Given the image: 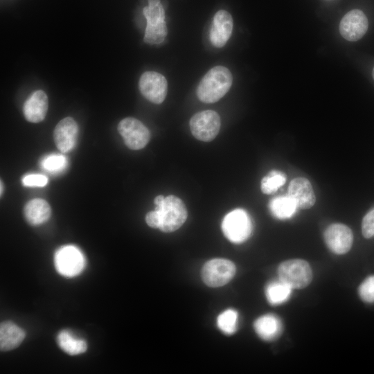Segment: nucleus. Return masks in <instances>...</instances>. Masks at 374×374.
I'll use <instances>...</instances> for the list:
<instances>
[{"label": "nucleus", "mask_w": 374, "mask_h": 374, "mask_svg": "<svg viewBox=\"0 0 374 374\" xmlns=\"http://www.w3.org/2000/svg\"><path fill=\"white\" fill-rule=\"evenodd\" d=\"M78 133V125L71 117L62 119L55 126L53 139L56 147L63 152H67L75 146Z\"/></svg>", "instance_id": "obj_12"}, {"label": "nucleus", "mask_w": 374, "mask_h": 374, "mask_svg": "<svg viewBox=\"0 0 374 374\" xmlns=\"http://www.w3.org/2000/svg\"><path fill=\"white\" fill-rule=\"evenodd\" d=\"M24 330L11 321H4L0 326V348L8 351L18 347L24 341Z\"/></svg>", "instance_id": "obj_17"}, {"label": "nucleus", "mask_w": 374, "mask_h": 374, "mask_svg": "<svg viewBox=\"0 0 374 374\" xmlns=\"http://www.w3.org/2000/svg\"><path fill=\"white\" fill-rule=\"evenodd\" d=\"M372 75H373V79H374V67H373V69Z\"/></svg>", "instance_id": "obj_33"}, {"label": "nucleus", "mask_w": 374, "mask_h": 374, "mask_svg": "<svg viewBox=\"0 0 374 374\" xmlns=\"http://www.w3.org/2000/svg\"><path fill=\"white\" fill-rule=\"evenodd\" d=\"M148 6H157L161 3L160 0H148Z\"/></svg>", "instance_id": "obj_31"}, {"label": "nucleus", "mask_w": 374, "mask_h": 374, "mask_svg": "<svg viewBox=\"0 0 374 374\" xmlns=\"http://www.w3.org/2000/svg\"><path fill=\"white\" fill-rule=\"evenodd\" d=\"M368 27V21L365 14L361 10L353 9L341 19L339 32L346 40L355 42L365 35Z\"/></svg>", "instance_id": "obj_11"}, {"label": "nucleus", "mask_w": 374, "mask_h": 374, "mask_svg": "<svg viewBox=\"0 0 374 374\" xmlns=\"http://www.w3.org/2000/svg\"><path fill=\"white\" fill-rule=\"evenodd\" d=\"M57 340L59 347L71 355L82 354L87 349V344L84 340L74 337L68 330L60 331Z\"/></svg>", "instance_id": "obj_19"}, {"label": "nucleus", "mask_w": 374, "mask_h": 374, "mask_svg": "<svg viewBox=\"0 0 374 374\" xmlns=\"http://www.w3.org/2000/svg\"><path fill=\"white\" fill-rule=\"evenodd\" d=\"M167 34L165 21L154 25L147 24L143 40L148 44H159L165 40Z\"/></svg>", "instance_id": "obj_23"}, {"label": "nucleus", "mask_w": 374, "mask_h": 374, "mask_svg": "<svg viewBox=\"0 0 374 374\" xmlns=\"http://www.w3.org/2000/svg\"><path fill=\"white\" fill-rule=\"evenodd\" d=\"M238 318V312L235 310H226L218 316L217 326L223 332L228 335L233 334L237 330Z\"/></svg>", "instance_id": "obj_24"}, {"label": "nucleus", "mask_w": 374, "mask_h": 374, "mask_svg": "<svg viewBox=\"0 0 374 374\" xmlns=\"http://www.w3.org/2000/svg\"><path fill=\"white\" fill-rule=\"evenodd\" d=\"M269 207L271 214L280 220L291 217L297 208L296 204L289 195L273 198L269 202Z\"/></svg>", "instance_id": "obj_20"}, {"label": "nucleus", "mask_w": 374, "mask_h": 374, "mask_svg": "<svg viewBox=\"0 0 374 374\" xmlns=\"http://www.w3.org/2000/svg\"><path fill=\"white\" fill-rule=\"evenodd\" d=\"M54 264L59 274L66 277H73L82 272L85 266V260L77 247L69 245L56 251Z\"/></svg>", "instance_id": "obj_7"}, {"label": "nucleus", "mask_w": 374, "mask_h": 374, "mask_svg": "<svg viewBox=\"0 0 374 374\" xmlns=\"http://www.w3.org/2000/svg\"><path fill=\"white\" fill-rule=\"evenodd\" d=\"M233 24V18L229 12L220 10L215 13L209 33L214 46L222 48L226 44L232 33Z\"/></svg>", "instance_id": "obj_13"}, {"label": "nucleus", "mask_w": 374, "mask_h": 374, "mask_svg": "<svg viewBox=\"0 0 374 374\" xmlns=\"http://www.w3.org/2000/svg\"><path fill=\"white\" fill-rule=\"evenodd\" d=\"M233 82L231 71L225 66H216L203 77L197 88V96L205 103L221 99L230 89Z\"/></svg>", "instance_id": "obj_1"}, {"label": "nucleus", "mask_w": 374, "mask_h": 374, "mask_svg": "<svg viewBox=\"0 0 374 374\" xmlns=\"http://www.w3.org/2000/svg\"><path fill=\"white\" fill-rule=\"evenodd\" d=\"M324 240L329 249L336 254H344L351 248L353 234L345 224H330L324 232Z\"/></svg>", "instance_id": "obj_10"}, {"label": "nucleus", "mask_w": 374, "mask_h": 374, "mask_svg": "<svg viewBox=\"0 0 374 374\" xmlns=\"http://www.w3.org/2000/svg\"><path fill=\"white\" fill-rule=\"evenodd\" d=\"M22 182L26 186L43 187L48 183V178L42 175H28L23 178Z\"/></svg>", "instance_id": "obj_29"}, {"label": "nucleus", "mask_w": 374, "mask_h": 374, "mask_svg": "<svg viewBox=\"0 0 374 374\" xmlns=\"http://www.w3.org/2000/svg\"><path fill=\"white\" fill-rule=\"evenodd\" d=\"M292 288L288 285L278 280L269 283L265 289L267 301L272 305H279L285 303L290 296Z\"/></svg>", "instance_id": "obj_21"}, {"label": "nucleus", "mask_w": 374, "mask_h": 374, "mask_svg": "<svg viewBox=\"0 0 374 374\" xmlns=\"http://www.w3.org/2000/svg\"><path fill=\"white\" fill-rule=\"evenodd\" d=\"M359 295L366 303L374 302V275L367 277L359 287Z\"/></svg>", "instance_id": "obj_27"}, {"label": "nucleus", "mask_w": 374, "mask_h": 374, "mask_svg": "<svg viewBox=\"0 0 374 374\" xmlns=\"http://www.w3.org/2000/svg\"><path fill=\"white\" fill-rule=\"evenodd\" d=\"M279 279L292 289L307 287L312 280L309 263L302 259H290L281 262L278 267Z\"/></svg>", "instance_id": "obj_3"}, {"label": "nucleus", "mask_w": 374, "mask_h": 374, "mask_svg": "<svg viewBox=\"0 0 374 374\" xmlns=\"http://www.w3.org/2000/svg\"><path fill=\"white\" fill-rule=\"evenodd\" d=\"M287 195L292 199L297 208L301 209L311 208L316 202L310 182L303 177H297L292 180L289 185Z\"/></svg>", "instance_id": "obj_14"}, {"label": "nucleus", "mask_w": 374, "mask_h": 374, "mask_svg": "<svg viewBox=\"0 0 374 374\" xmlns=\"http://www.w3.org/2000/svg\"><path fill=\"white\" fill-rule=\"evenodd\" d=\"M286 181L285 175L278 170H272L265 176L260 182V188L264 194H273Z\"/></svg>", "instance_id": "obj_22"}, {"label": "nucleus", "mask_w": 374, "mask_h": 374, "mask_svg": "<svg viewBox=\"0 0 374 374\" xmlns=\"http://www.w3.org/2000/svg\"><path fill=\"white\" fill-rule=\"evenodd\" d=\"M222 230L229 241L237 244L243 242L251 233V218L244 209H234L224 216Z\"/></svg>", "instance_id": "obj_4"}, {"label": "nucleus", "mask_w": 374, "mask_h": 374, "mask_svg": "<svg viewBox=\"0 0 374 374\" xmlns=\"http://www.w3.org/2000/svg\"><path fill=\"white\" fill-rule=\"evenodd\" d=\"M155 209L159 215V229L165 233L179 229L187 218V210L184 202L175 195H158L154 198Z\"/></svg>", "instance_id": "obj_2"}, {"label": "nucleus", "mask_w": 374, "mask_h": 374, "mask_svg": "<svg viewBox=\"0 0 374 374\" xmlns=\"http://www.w3.org/2000/svg\"><path fill=\"white\" fill-rule=\"evenodd\" d=\"M2 189H3L2 181L1 180V191H0L1 196L2 195Z\"/></svg>", "instance_id": "obj_32"}, {"label": "nucleus", "mask_w": 374, "mask_h": 374, "mask_svg": "<svg viewBox=\"0 0 374 374\" xmlns=\"http://www.w3.org/2000/svg\"><path fill=\"white\" fill-rule=\"evenodd\" d=\"M139 87L141 94L150 102L161 104L167 95L166 78L156 71H145L140 77Z\"/></svg>", "instance_id": "obj_9"}, {"label": "nucleus", "mask_w": 374, "mask_h": 374, "mask_svg": "<svg viewBox=\"0 0 374 374\" xmlns=\"http://www.w3.org/2000/svg\"><path fill=\"white\" fill-rule=\"evenodd\" d=\"M145 222L148 225L154 229H159L160 226V219L158 212L154 210L147 213Z\"/></svg>", "instance_id": "obj_30"}, {"label": "nucleus", "mask_w": 374, "mask_h": 374, "mask_svg": "<svg viewBox=\"0 0 374 374\" xmlns=\"http://www.w3.org/2000/svg\"><path fill=\"white\" fill-rule=\"evenodd\" d=\"M24 217L32 225H39L46 222L51 216V209L48 203L42 199H33L24 206Z\"/></svg>", "instance_id": "obj_18"}, {"label": "nucleus", "mask_w": 374, "mask_h": 374, "mask_svg": "<svg viewBox=\"0 0 374 374\" xmlns=\"http://www.w3.org/2000/svg\"><path fill=\"white\" fill-rule=\"evenodd\" d=\"M48 97L42 90L34 91L25 101L23 112L25 118L31 123L42 121L48 111Z\"/></svg>", "instance_id": "obj_15"}, {"label": "nucleus", "mask_w": 374, "mask_h": 374, "mask_svg": "<svg viewBox=\"0 0 374 374\" xmlns=\"http://www.w3.org/2000/svg\"><path fill=\"white\" fill-rule=\"evenodd\" d=\"M118 131L127 147L134 150L143 148L150 139L149 130L139 120L132 117L121 120Z\"/></svg>", "instance_id": "obj_8"}, {"label": "nucleus", "mask_w": 374, "mask_h": 374, "mask_svg": "<svg viewBox=\"0 0 374 374\" xmlns=\"http://www.w3.org/2000/svg\"><path fill=\"white\" fill-rule=\"evenodd\" d=\"M253 326L257 335L265 341L277 339L283 330L280 319L272 314L260 317L255 321Z\"/></svg>", "instance_id": "obj_16"}, {"label": "nucleus", "mask_w": 374, "mask_h": 374, "mask_svg": "<svg viewBox=\"0 0 374 374\" xmlns=\"http://www.w3.org/2000/svg\"><path fill=\"white\" fill-rule=\"evenodd\" d=\"M233 262L224 258H214L203 266L202 277L204 283L211 287H218L228 283L235 274Z\"/></svg>", "instance_id": "obj_5"}, {"label": "nucleus", "mask_w": 374, "mask_h": 374, "mask_svg": "<svg viewBox=\"0 0 374 374\" xmlns=\"http://www.w3.org/2000/svg\"><path fill=\"white\" fill-rule=\"evenodd\" d=\"M147 24L154 25L165 21V11L161 3L157 6H148L143 10Z\"/></svg>", "instance_id": "obj_25"}, {"label": "nucleus", "mask_w": 374, "mask_h": 374, "mask_svg": "<svg viewBox=\"0 0 374 374\" xmlns=\"http://www.w3.org/2000/svg\"><path fill=\"white\" fill-rule=\"evenodd\" d=\"M362 232L365 238H371L374 236V208L363 217Z\"/></svg>", "instance_id": "obj_28"}, {"label": "nucleus", "mask_w": 374, "mask_h": 374, "mask_svg": "<svg viewBox=\"0 0 374 374\" xmlns=\"http://www.w3.org/2000/svg\"><path fill=\"white\" fill-rule=\"evenodd\" d=\"M220 117L213 110L196 113L190 120L192 134L198 140L208 142L213 140L220 129Z\"/></svg>", "instance_id": "obj_6"}, {"label": "nucleus", "mask_w": 374, "mask_h": 374, "mask_svg": "<svg viewBox=\"0 0 374 374\" xmlns=\"http://www.w3.org/2000/svg\"><path fill=\"white\" fill-rule=\"evenodd\" d=\"M42 167L50 172L62 170L66 166V158L62 155H50L46 157L42 163Z\"/></svg>", "instance_id": "obj_26"}]
</instances>
